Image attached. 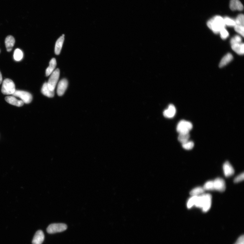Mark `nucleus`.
I'll return each instance as SVG.
<instances>
[{
    "label": "nucleus",
    "mask_w": 244,
    "mask_h": 244,
    "mask_svg": "<svg viewBox=\"0 0 244 244\" xmlns=\"http://www.w3.org/2000/svg\"><path fill=\"white\" fill-rule=\"evenodd\" d=\"M212 204V196L209 194H203L197 196L195 206L202 208L203 212H207L209 210Z\"/></svg>",
    "instance_id": "obj_1"
},
{
    "label": "nucleus",
    "mask_w": 244,
    "mask_h": 244,
    "mask_svg": "<svg viewBox=\"0 0 244 244\" xmlns=\"http://www.w3.org/2000/svg\"><path fill=\"white\" fill-rule=\"evenodd\" d=\"M207 24L208 27L216 34L220 33V30L225 26L224 19L219 16H216L210 19Z\"/></svg>",
    "instance_id": "obj_2"
},
{
    "label": "nucleus",
    "mask_w": 244,
    "mask_h": 244,
    "mask_svg": "<svg viewBox=\"0 0 244 244\" xmlns=\"http://www.w3.org/2000/svg\"><path fill=\"white\" fill-rule=\"evenodd\" d=\"M15 90V84L12 80L6 79L3 81L2 88V94L7 95H12Z\"/></svg>",
    "instance_id": "obj_3"
},
{
    "label": "nucleus",
    "mask_w": 244,
    "mask_h": 244,
    "mask_svg": "<svg viewBox=\"0 0 244 244\" xmlns=\"http://www.w3.org/2000/svg\"><path fill=\"white\" fill-rule=\"evenodd\" d=\"M193 125L190 122L182 120L177 126V131L179 133H188L192 129Z\"/></svg>",
    "instance_id": "obj_4"
},
{
    "label": "nucleus",
    "mask_w": 244,
    "mask_h": 244,
    "mask_svg": "<svg viewBox=\"0 0 244 244\" xmlns=\"http://www.w3.org/2000/svg\"><path fill=\"white\" fill-rule=\"evenodd\" d=\"M67 227V225L65 224H52L49 225L47 231L49 234H54L66 231Z\"/></svg>",
    "instance_id": "obj_5"
},
{
    "label": "nucleus",
    "mask_w": 244,
    "mask_h": 244,
    "mask_svg": "<svg viewBox=\"0 0 244 244\" xmlns=\"http://www.w3.org/2000/svg\"><path fill=\"white\" fill-rule=\"evenodd\" d=\"M14 96L18 97L22 100L24 103L29 104L32 101V95L28 92L20 90H15L12 94Z\"/></svg>",
    "instance_id": "obj_6"
},
{
    "label": "nucleus",
    "mask_w": 244,
    "mask_h": 244,
    "mask_svg": "<svg viewBox=\"0 0 244 244\" xmlns=\"http://www.w3.org/2000/svg\"><path fill=\"white\" fill-rule=\"evenodd\" d=\"M60 75V70L57 69L52 73L47 83L48 86L51 90L54 91L58 82Z\"/></svg>",
    "instance_id": "obj_7"
},
{
    "label": "nucleus",
    "mask_w": 244,
    "mask_h": 244,
    "mask_svg": "<svg viewBox=\"0 0 244 244\" xmlns=\"http://www.w3.org/2000/svg\"><path fill=\"white\" fill-rule=\"evenodd\" d=\"M214 190L220 192H223L226 189L225 180L220 178L216 179L213 181Z\"/></svg>",
    "instance_id": "obj_8"
},
{
    "label": "nucleus",
    "mask_w": 244,
    "mask_h": 244,
    "mask_svg": "<svg viewBox=\"0 0 244 244\" xmlns=\"http://www.w3.org/2000/svg\"><path fill=\"white\" fill-rule=\"evenodd\" d=\"M68 86V81L66 79L60 81L58 84L57 93L59 96H62L64 94Z\"/></svg>",
    "instance_id": "obj_9"
},
{
    "label": "nucleus",
    "mask_w": 244,
    "mask_h": 244,
    "mask_svg": "<svg viewBox=\"0 0 244 244\" xmlns=\"http://www.w3.org/2000/svg\"><path fill=\"white\" fill-rule=\"evenodd\" d=\"M45 239V235L43 231L38 230L35 233L32 240V244H42Z\"/></svg>",
    "instance_id": "obj_10"
},
{
    "label": "nucleus",
    "mask_w": 244,
    "mask_h": 244,
    "mask_svg": "<svg viewBox=\"0 0 244 244\" xmlns=\"http://www.w3.org/2000/svg\"><path fill=\"white\" fill-rule=\"evenodd\" d=\"M223 168L224 174L226 177H229L234 175V169L228 161H226L225 163Z\"/></svg>",
    "instance_id": "obj_11"
},
{
    "label": "nucleus",
    "mask_w": 244,
    "mask_h": 244,
    "mask_svg": "<svg viewBox=\"0 0 244 244\" xmlns=\"http://www.w3.org/2000/svg\"><path fill=\"white\" fill-rule=\"evenodd\" d=\"M176 109L174 105H169L167 109H166L163 112L165 117L169 118H172L174 116L176 113Z\"/></svg>",
    "instance_id": "obj_12"
},
{
    "label": "nucleus",
    "mask_w": 244,
    "mask_h": 244,
    "mask_svg": "<svg viewBox=\"0 0 244 244\" xmlns=\"http://www.w3.org/2000/svg\"><path fill=\"white\" fill-rule=\"evenodd\" d=\"M5 99L6 101L9 104L18 107H22L24 104L22 101L18 100L14 96H7L5 97Z\"/></svg>",
    "instance_id": "obj_13"
},
{
    "label": "nucleus",
    "mask_w": 244,
    "mask_h": 244,
    "mask_svg": "<svg viewBox=\"0 0 244 244\" xmlns=\"http://www.w3.org/2000/svg\"><path fill=\"white\" fill-rule=\"evenodd\" d=\"M229 7L233 11H242L243 9V5L239 0H231Z\"/></svg>",
    "instance_id": "obj_14"
},
{
    "label": "nucleus",
    "mask_w": 244,
    "mask_h": 244,
    "mask_svg": "<svg viewBox=\"0 0 244 244\" xmlns=\"http://www.w3.org/2000/svg\"><path fill=\"white\" fill-rule=\"evenodd\" d=\"M15 43V38L11 35H10L6 37L5 41L6 50L8 52H10L12 50L13 47Z\"/></svg>",
    "instance_id": "obj_15"
},
{
    "label": "nucleus",
    "mask_w": 244,
    "mask_h": 244,
    "mask_svg": "<svg viewBox=\"0 0 244 244\" xmlns=\"http://www.w3.org/2000/svg\"><path fill=\"white\" fill-rule=\"evenodd\" d=\"M41 92L42 94L48 97H54V91L49 89L47 83L44 84L41 88Z\"/></svg>",
    "instance_id": "obj_16"
},
{
    "label": "nucleus",
    "mask_w": 244,
    "mask_h": 244,
    "mask_svg": "<svg viewBox=\"0 0 244 244\" xmlns=\"http://www.w3.org/2000/svg\"><path fill=\"white\" fill-rule=\"evenodd\" d=\"M64 35H62L56 42L55 48V52L56 55H59L61 53L64 41Z\"/></svg>",
    "instance_id": "obj_17"
},
{
    "label": "nucleus",
    "mask_w": 244,
    "mask_h": 244,
    "mask_svg": "<svg viewBox=\"0 0 244 244\" xmlns=\"http://www.w3.org/2000/svg\"><path fill=\"white\" fill-rule=\"evenodd\" d=\"M232 48L233 51L239 55H243L244 53L243 43H238L232 45Z\"/></svg>",
    "instance_id": "obj_18"
},
{
    "label": "nucleus",
    "mask_w": 244,
    "mask_h": 244,
    "mask_svg": "<svg viewBox=\"0 0 244 244\" xmlns=\"http://www.w3.org/2000/svg\"><path fill=\"white\" fill-rule=\"evenodd\" d=\"M233 59V55L232 54L229 53V54L225 55L222 59L220 65H219V66L220 68L224 67L226 65H227L229 62H230Z\"/></svg>",
    "instance_id": "obj_19"
},
{
    "label": "nucleus",
    "mask_w": 244,
    "mask_h": 244,
    "mask_svg": "<svg viewBox=\"0 0 244 244\" xmlns=\"http://www.w3.org/2000/svg\"><path fill=\"white\" fill-rule=\"evenodd\" d=\"M56 66V60L55 58H52L49 63V66L46 70V76H48L54 72Z\"/></svg>",
    "instance_id": "obj_20"
},
{
    "label": "nucleus",
    "mask_w": 244,
    "mask_h": 244,
    "mask_svg": "<svg viewBox=\"0 0 244 244\" xmlns=\"http://www.w3.org/2000/svg\"><path fill=\"white\" fill-rule=\"evenodd\" d=\"M205 190L203 187H197L191 190L190 194L192 196H199L204 194Z\"/></svg>",
    "instance_id": "obj_21"
},
{
    "label": "nucleus",
    "mask_w": 244,
    "mask_h": 244,
    "mask_svg": "<svg viewBox=\"0 0 244 244\" xmlns=\"http://www.w3.org/2000/svg\"><path fill=\"white\" fill-rule=\"evenodd\" d=\"M190 134L188 133L179 134L178 139L180 143L182 144L184 143L189 140Z\"/></svg>",
    "instance_id": "obj_22"
},
{
    "label": "nucleus",
    "mask_w": 244,
    "mask_h": 244,
    "mask_svg": "<svg viewBox=\"0 0 244 244\" xmlns=\"http://www.w3.org/2000/svg\"><path fill=\"white\" fill-rule=\"evenodd\" d=\"M23 53L20 49H17L14 52V58L17 61H20L23 58Z\"/></svg>",
    "instance_id": "obj_23"
},
{
    "label": "nucleus",
    "mask_w": 244,
    "mask_h": 244,
    "mask_svg": "<svg viewBox=\"0 0 244 244\" xmlns=\"http://www.w3.org/2000/svg\"><path fill=\"white\" fill-rule=\"evenodd\" d=\"M203 188L205 190H214L213 181H208L204 184Z\"/></svg>",
    "instance_id": "obj_24"
},
{
    "label": "nucleus",
    "mask_w": 244,
    "mask_h": 244,
    "mask_svg": "<svg viewBox=\"0 0 244 244\" xmlns=\"http://www.w3.org/2000/svg\"><path fill=\"white\" fill-rule=\"evenodd\" d=\"M197 196H192L190 198L187 203V208H190L193 206H195Z\"/></svg>",
    "instance_id": "obj_25"
},
{
    "label": "nucleus",
    "mask_w": 244,
    "mask_h": 244,
    "mask_svg": "<svg viewBox=\"0 0 244 244\" xmlns=\"http://www.w3.org/2000/svg\"><path fill=\"white\" fill-rule=\"evenodd\" d=\"M182 147L183 148L186 150H190L193 148L194 144L192 141H188L187 142L182 144Z\"/></svg>",
    "instance_id": "obj_26"
},
{
    "label": "nucleus",
    "mask_w": 244,
    "mask_h": 244,
    "mask_svg": "<svg viewBox=\"0 0 244 244\" xmlns=\"http://www.w3.org/2000/svg\"><path fill=\"white\" fill-rule=\"evenodd\" d=\"M224 20L225 25L233 27L235 26L236 25L235 21L228 17H225Z\"/></svg>",
    "instance_id": "obj_27"
},
{
    "label": "nucleus",
    "mask_w": 244,
    "mask_h": 244,
    "mask_svg": "<svg viewBox=\"0 0 244 244\" xmlns=\"http://www.w3.org/2000/svg\"><path fill=\"white\" fill-rule=\"evenodd\" d=\"M235 22L236 24L244 26V16L242 14H240L237 17Z\"/></svg>",
    "instance_id": "obj_28"
},
{
    "label": "nucleus",
    "mask_w": 244,
    "mask_h": 244,
    "mask_svg": "<svg viewBox=\"0 0 244 244\" xmlns=\"http://www.w3.org/2000/svg\"><path fill=\"white\" fill-rule=\"evenodd\" d=\"M235 30L236 32L241 35L242 37L244 36V26L236 24L235 26Z\"/></svg>",
    "instance_id": "obj_29"
},
{
    "label": "nucleus",
    "mask_w": 244,
    "mask_h": 244,
    "mask_svg": "<svg viewBox=\"0 0 244 244\" xmlns=\"http://www.w3.org/2000/svg\"><path fill=\"white\" fill-rule=\"evenodd\" d=\"M220 33V36L223 40H225L227 39L229 36V33L228 31L226 30L225 28H223Z\"/></svg>",
    "instance_id": "obj_30"
},
{
    "label": "nucleus",
    "mask_w": 244,
    "mask_h": 244,
    "mask_svg": "<svg viewBox=\"0 0 244 244\" xmlns=\"http://www.w3.org/2000/svg\"><path fill=\"white\" fill-rule=\"evenodd\" d=\"M242 41L241 37L238 35H236L231 39L230 42L231 44L232 45L235 44L241 43Z\"/></svg>",
    "instance_id": "obj_31"
},
{
    "label": "nucleus",
    "mask_w": 244,
    "mask_h": 244,
    "mask_svg": "<svg viewBox=\"0 0 244 244\" xmlns=\"http://www.w3.org/2000/svg\"><path fill=\"white\" fill-rule=\"evenodd\" d=\"M244 179V173H243L236 177L234 180V182L236 183H238L242 181Z\"/></svg>",
    "instance_id": "obj_32"
},
{
    "label": "nucleus",
    "mask_w": 244,
    "mask_h": 244,
    "mask_svg": "<svg viewBox=\"0 0 244 244\" xmlns=\"http://www.w3.org/2000/svg\"><path fill=\"white\" fill-rule=\"evenodd\" d=\"M234 244H244V236H240Z\"/></svg>",
    "instance_id": "obj_33"
},
{
    "label": "nucleus",
    "mask_w": 244,
    "mask_h": 244,
    "mask_svg": "<svg viewBox=\"0 0 244 244\" xmlns=\"http://www.w3.org/2000/svg\"><path fill=\"white\" fill-rule=\"evenodd\" d=\"M2 81V74L0 72V84H1Z\"/></svg>",
    "instance_id": "obj_34"
}]
</instances>
